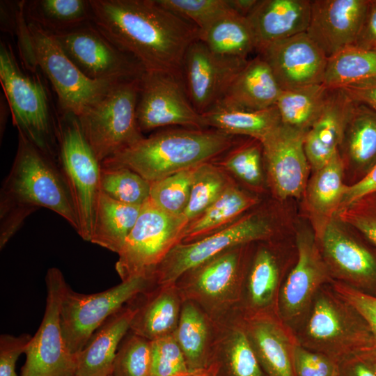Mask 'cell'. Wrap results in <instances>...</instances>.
<instances>
[{
	"mask_svg": "<svg viewBox=\"0 0 376 376\" xmlns=\"http://www.w3.org/2000/svg\"><path fill=\"white\" fill-rule=\"evenodd\" d=\"M39 207L54 212L78 232L73 201L57 162L18 130L16 155L1 189V230L14 235Z\"/></svg>",
	"mask_w": 376,
	"mask_h": 376,
	"instance_id": "7a4b0ae2",
	"label": "cell"
},
{
	"mask_svg": "<svg viewBox=\"0 0 376 376\" xmlns=\"http://www.w3.org/2000/svg\"><path fill=\"white\" fill-rule=\"evenodd\" d=\"M175 376H218V366L217 363L213 361L205 368L189 370Z\"/></svg>",
	"mask_w": 376,
	"mask_h": 376,
	"instance_id": "6f0895ef",
	"label": "cell"
},
{
	"mask_svg": "<svg viewBox=\"0 0 376 376\" xmlns=\"http://www.w3.org/2000/svg\"><path fill=\"white\" fill-rule=\"evenodd\" d=\"M201 116L206 127L232 136H248L260 142L281 123L276 106L255 110L219 102Z\"/></svg>",
	"mask_w": 376,
	"mask_h": 376,
	"instance_id": "4dcf8cb0",
	"label": "cell"
},
{
	"mask_svg": "<svg viewBox=\"0 0 376 376\" xmlns=\"http://www.w3.org/2000/svg\"><path fill=\"white\" fill-rule=\"evenodd\" d=\"M151 352L150 376H175L189 370L173 334L152 340Z\"/></svg>",
	"mask_w": 376,
	"mask_h": 376,
	"instance_id": "bcb514c9",
	"label": "cell"
},
{
	"mask_svg": "<svg viewBox=\"0 0 376 376\" xmlns=\"http://www.w3.org/2000/svg\"><path fill=\"white\" fill-rule=\"evenodd\" d=\"M0 80L13 124L57 162L56 120L43 86L19 68L9 44H0Z\"/></svg>",
	"mask_w": 376,
	"mask_h": 376,
	"instance_id": "8992f818",
	"label": "cell"
},
{
	"mask_svg": "<svg viewBox=\"0 0 376 376\" xmlns=\"http://www.w3.org/2000/svg\"><path fill=\"white\" fill-rule=\"evenodd\" d=\"M306 133L281 123L260 141L271 185L281 199L298 198L305 191L311 169Z\"/></svg>",
	"mask_w": 376,
	"mask_h": 376,
	"instance_id": "e0dca14e",
	"label": "cell"
},
{
	"mask_svg": "<svg viewBox=\"0 0 376 376\" xmlns=\"http://www.w3.org/2000/svg\"><path fill=\"white\" fill-rule=\"evenodd\" d=\"M340 89L353 101L366 104L376 111V80Z\"/></svg>",
	"mask_w": 376,
	"mask_h": 376,
	"instance_id": "11a10c76",
	"label": "cell"
},
{
	"mask_svg": "<svg viewBox=\"0 0 376 376\" xmlns=\"http://www.w3.org/2000/svg\"><path fill=\"white\" fill-rule=\"evenodd\" d=\"M267 376H295L288 334L272 314L238 315Z\"/></svg>",
	"mask_w": 376,
	"mask_h": 376,
	"instance_id": "d4e9b609",
	"label": "cell"
},
{
	"mask_svg": "<svg viewBox=\"0 0 376 376\" xmlns=\"http://www.w3.org/2000/svg\"><path fill=\"white\" fill-rule=\"evenodd\" d=\"M279 282V269L276 258L267 249H260L254 256L246 282L242 283L240 304L246 303L242 315L271 314L267 310L273 304Z\"/></svg>",
	"mask_w": 376,
	"mask_h": 376,
	"instance_id": "e575fe53",
	"label": "cell"
},
{
	"mask_svg": "<svg viewBox=\"0 0 376 376\" xmlns=\"http://www.w3.org/2000/svg\"><path fill=\"white\" fill-rule=\"evenodd\" d=\"M309 0H258L246 17L258 52L276 42L304 33L308 28Z\"/></svg>",
	"mask_w": 376,
	"mask_h": 376,
	"instance_id": "7402d4cb",
	"label": "cell"
},
{
	"mask_svg": "<svg viewBox=\"0 0 376 376\" xmlns=\"http://www.w3.org/2000/svg\"><path fill=\"white\" fill-rule=\"evenodd\" d=\"M233 136L219 130H168L143 137L101 163L127 168L152 183L210 162L233 146Z\"/></svg>",
	"mask_w": 376,
	"mask_h": 376,
	"instance_id": "3957f363",
	"label": "cell"
},
{
	"mask_svg": "<svg viewBox=\"0 0 376 376\" xmlns=\"http://www.w3.org/2000/svg\"><path fill=\"white\" fill-rule=\"evenodd\" d=\"M343 361L340 376H376V349L352 354Z\"/></svg>",
	"mask_w": 376,
	"mask_h": 376,
	"instance_id": "816d5d0a",
	"label": "cell"
},
{
	"mask_svg": "<svg viewBox=\"0 0 376 376\" xmlns=\"http://www.w3.org/2000/svg\"><path fill=\"white\" fill-rule=\"evenodd\" d=\"M57 164L70 190L79 230L90 242L100 193L101 163L86 139L77 116L62 113L56 120Z\"/></svg>",
	"mask_w": 376,
	"mask_h": 376,
	"instance_id": "277c9868",
	"label": "cell"
},
{
	"mask_svg": "<svg viewBox=\"0 0 376 376\" xmlns=\"http://www.w3.org/2000/svg\"><path fill=\"white\" fill-rule=\"evenodd\" d=\"M141 206L119 202L100 191L90 242L118 253L136 222Z\"/></svg>",
	"mask_w": 376,
	"mask_h": 376,
	"instance_id": "1f68e13d",
	"label": "cell"
},
{
	"mask_svg": "<svg viewBox=\"0 0 376 376\" xmlns=\"http://www.w3.org/2000/svg\"><path fill=\"white\" fill-rule=\"evenodd\" d=\"M109 376H111V375H109Z\"/></svg>",
	"mask_w": 376,
	"mask_h": 376,
	"instance_id": "94428289",
	"label": "cell"
},
{
	"mask_svg": "<svg viewBox=\"0 0 376 376\" xmlns=\"http://www.w3.org/2000/svg\"><path fill=\"white\" fill-rule=\"evenodd\" d=\"M354 101L340 88L329 89L325 104L304 137V150L313 172L338 150Z\"/></svg>",
	"mask_w": 376,
	"mask_h": 376,
	"instance_id": "603a6c76",
	"label": "cell"
},
{
	"mask_svg": "<svg viewBox=\"0 0 376 376\" xmlns=\"http://www.w3.org/2000/svg\"><path fill=\"white\" fill-rule=\"evenodd\" d=\"M71 376H80V375L75 374V375H71Z\"/></svg>",
	"mask_w": 376,
	"mask_h": 376,
	"instance_id": "91938a15",
	"label": "cell"
},
{
	"mask_svg": "<svg viewBox=\"0 0 376 376\" xmlns=\"http://www.w3.org/2000/svg\"><path fill=\"white\" fill-rule=\"evenodd\" d=\"M188 224L183 215L163 211L149 198L118 253L116 270L121 280L152 275L169 252L181 242Z\"/></svg>",
	"mask_w": 376,
	"mask_h": 376,
	"instance_id": "52a82bcc",
	"label": "cell"
},
{
	"mask_svg": "<svg viewBox=\"0 0 376 376\" xmlns=\"http://www.w3.org/2000/svg\"><path fill=\"white\" fill-rule=\"evenodd\" d=\"M305 328V338L311 347L336 362L376 349L373 333L361 315L343 299L329 294L320 292L315 297Z\"/></svg>",
	"mask_w": 376,
	"mask_h": 376,
	"instance_id": "9c48e42d",
	"label": "cell"
},
{
	"mask_svg": "<svg viewBox=\"0 0 376 376\" xmlns=\"http://www.w3.org/2000/svg\"><path fill=\"white\" fill-rule=\"evenodd\" d=\"M52 35L72 62L92 80L118 82L139 78L144 72L133 57L113 45L91 22Z\"/></svg>",
	"mask_w": 376,
	"mask_h": 376,
	"instance_id": "9a60e30c",
	"label": "cell"
},
{
	"mask_svg": "<svg viewBox=\"0 0 376 376\" xmlns=\"http://www.w3.org/2000/svg\"><path fill=\"white\" fill-rule=\"evenodd\" d=\"M183 301L175 283L150 287L130 301L135 308L130 331L150 341L174 334Z\"/></svg>",
	"mask_w": 376,
	"mask_h": 376,
	"instance_id": "cb8c5ba5",
	"label": "cell"
},
{
	"mask_svg": "<svg viewBox=\"0 0 376 376\" xmlns=\"http://www.w3.org/2000/svg\"><path fill=\"white\" fill-rule=\"evenodd\" d=\"M329 92L322 84L282 90L275 104L281 123L306 132L320 114Z\"/></svg>",
	"mask_w": 376,
	"mask_h": 376,
	"instance_id": "f35d334b",
	"label": "cell"
},
{
	"mask_svg": "<svg viewBox=\"0 0 376 376\" xmlns=\"http://www.w3.org/2000/svg\"><path fill=\"white\" fill-rule=\"evenodd\" d=\"M32 336L22 334L19 336L1 334L0 336V376H17L16 363L24 353Z\"/></svg>",
	"mask_w": 376,
	"mask_h": 376,
	"instance_id": "f907efd6",
	"label": "cell"
},
{
	"mask_svg": "<svg viewBox=\"0 0 376 376\" xmlns=\"http://www.w3.org/2000/svg\"><path fill=\"white\" fill-rule=\"evenodd\" d=\"M221 169L210 162L194 169L188 205L182 215L189 222L207 210L230 185Z\"/></svg>",
	"mask_w": 376,
	"mask_h": 376,
	"instance_id": "ab89813d",
	"label": "cell"
},
{
	"mask_svg": "<svg viewBox=\"0 0 376 376\" xmlns=\"http://www.w3.org/2000/svg\"><path fill=\"white\" fill-rule=\"evenodd\" d=\"M344 161L338 150L322 168L313 172L305 191L311 214L325 224L338 211L347 185L343 183Z\"/></svg>",
	"mask_w": 376,
	"mask_h": 376,
	"instance_id": "d590c367",
	"label": "cell"
},
{
	"mask_svg": "<svg viewBox=\"0 0 376 376\" xmlns=\"http://www.w3.org/2000/svg\"><path fill=\"white\" fill-rule=\"evenodd\" d=\"M215 334L216 321L197 304L184 299L173 335L189 370L205 368L211 363Z\"/></svg>",
	"mask_w": 376,
	"mask_h": 376,
	"instance_id": "f1b7e54d",
	"label": "cell"
},
{
	"mask_svg": "<svg viewBox=\"0 0 376 376\" xmlns=\"http://www.w3.org/2000/svg\"><path fill=\"white\" fill-rule=\"evenodd\" d=\"M324 257L331 267L353 287L376 290V253L331 218L322 227Z\"/></svg>",
	"mask_w": 376,
	"mask_h": 376,
	"instance_id": "ffe728a7",
	"label": "cell"
},
{
	"mask_svg": "<svg viewBox=\"0 0 376 376\" xmlns=\"http://www.w3.org/2000/svg\"><path fill=\"white\" fill-rule=\"evenodd\" d=\"M331 376H340V374L338 370V366Z\"/></svg>",
	"mask_w": 376,
	"mask_h": 376,
	"instance_id": "680465c9",
	"label": "cell"
},
{
	"mask_svg": "<svg viewBox=\"0 0 376 376\" xmlns=\"http://www.w3.org/2000/svg\"><path fill=\"white\" fill-rule=\"evenodd\" d=\"M340 217L376 246V193L341 211Z\"/></svg>",
	"mask_w": 376,
	"mask_h": 376,
	"instance_id": "7dc6e473",
	"label": "cell"
},
{
	"mask_svg": "<svg viewBox=\"0 0 376 376\" xmlns=\"http://www.w3.org/2000/svg\"><path fill=\"white\" fill-rule=\"evenodd\" d=\"M374 193H376V164L363 178L347 185L339 210L343 211Z\"/></svg>",
	"mask_w": 376,
	"mask_h": 376,
	"instance_id": "f5cc1de1",
	"label": "cell"
},
{
	"mask_svg": "<svg viewBox=\"0 0 376 376\" xmlns=\"http://www.w3.org/2000/svg\"><path fill=\"white\" fill-rule=\"evenodd\" d=\"M376 80V51L347 46L328 58L322 84L329 89Z\"/></svg>",
	"mask_w": 376,
	"mask_h": 376,
	"instance_id": "74e56055",
	"label": "cell"
},
{
	"mask_svg": "<svg viewBox=\"0 0 376 376\" xmlns=\"http://www.w3.org/2000/svg\"><path fill=\"white\" fill-rule=\"evenodd\" d=\"M272 232L269 221L259 215L242 218L197 240L176 244L152 272L155 285L173 284L187 272L235 246L264 240Z\"/></svg>",
	"mask_w": 376,
	"mask_h": 376,
	"instance_id": "4fadbf2b",
	"label": "cell"
},
{
	"mask_svg": "<svg viewBox=\"0 0 376 376\" xmlns=\"http://www.w3.org/2000/svg\"><path fill=\"white\" fill-rule=\"evenodd\" d=\"M349 166L363 178L376 164V111L354 101L338 150ZM357 180V181H358Z\"/></svg>",
	"mask_w": 376,
	"mask_h": 376,
	"instance_id": "f546056e",
	"label": "cell"
},
{
	"mask_svg": "<svg viewBox=\"0 0 376 376\" xmlns=\"http://www.w3.org/2000/svg\"><path fill=\"white\" fill-rule=\"evenodd\" d=\"M368 0H313L306 34L327 58L352 45Z\"/></svg>",
	"mask_w": 376,
	"mask_h": 376,
	"instance_id": "d6986e66",
	"label": "cell"
},
{
	"mask_svg": "<svg viewBox=\"0 0 376 376\" xmlns=\"http://www.w3.org/2000/svg\"><path fill=\"white\" fill-rule=\"evenodd\" d=\"M263 147L260 141L234 150L221 162L222 166L251 186L263 181Z\"/></svg>",
	"mask_w": 376,
	"mask_h": 376,
	"instance_id": "f6af8a7d",
	"label": "cell"
},
{
	"mask_svg": "<svg viewBox=\"0 0 376 376\" xmlns=\"http://www.w3.org/2000/svg\"><path fill=\"white\" fill-rule=\"evenodd\" d=\"M152 285V275L134 276L88 295L75 292L68 285L61 304V324L69 351L75 355L79 353L109 317Z\"/></svg>",
	"mask_w": 376,
	"mask_h": 376,
	"instance_id": "8fae6325",
	"label": "cell"
},
{
	"mask_svg": "<svg viewBox=\"0 0 376 376\" xmlns=\"http://www.w3.org/2000/svg\"><path fill=\"white\" fill-rule=\"evenodd\" d=\"M247 61L218 55L198 39L189 45L182 75L188 97L198 113L206 112L222 100Z\"/></svg>",
	"mask_w": 376,
	"mask_h": 376,
	"instance_id": "2e32d148",
	"label": "cell"
},
{
	"mask_svg": "<svg viewBox=\"0 0 376 376\" xmlns=\"http://www.w3.org/2000/svg\"><path fill=\"white\" fill-rule=\"evenodd\" d=\"M297 244V263L279 295V313L285 320H292L302 314L328 276L327 267L312 235L306 232L299 233Z\"/></svg>",
	"mask_w": 376,
	"mask_h": 376,
	"instance_id": "44dd1931",
	"label": "cell"
},
{
	"mask_svg": "<svg viewBox=\"0 0 376 376\" xmlns=\"http://www.w3.org/2000/svg\"><path fill=\"white\" fill-rule=\"evenodd\" d=\"M91 23L146 72L182 74L189 45L198 38L191 23L156 0H90Z\"/></svg>",
	"mask_w": 376,
	"mask_h": 376,
	"instance_id": "6da1fadb",
	"label": "cell"
},
{
	"mask_svg": "<svg viewBox=\"0 0 376 376\" xmlns=\"http://www.w3.org/2000/svg\"><path fill=\"white\" fill-rule=\"evenodd\" d=\"M46 306L41 324L25 351L20 376H71L76 374V356L63 338L61 304L68 286L61 271L49 268L46 274Z\"/></svg>",
	"mask_w": 376,
	"mask_h": 376,
	"instance_id": "7c38bea8",
	"label": "cell"
},
{
	"mask_svg": "<svg viewBox=\"0 0 376 376\" xmlns=\"http://www.w3.org/2000/svg\"><path fill=\"white\" fill-rule=\"evenodd\" d=\"M151 341L129 331L116 352L111 376H150Z\"/></svg>",
	"mask_w": 376,
	"mask_h": 376,
	"instance_id": "7bdbcfd3",
	"label": "cell"
},
{
	"mask_svg": "<svg viewBox=\"0 0 376 376\" xmlns=\"http://www.w3.org/2000/svg\"><path fill=\"white\" fill-rule=\"evenodd\" d=\"M352 45L376 51V0H368L362 24Z\"/></svg>",
	"mask_w": 376,
	"mask_h": 376,
	"instance_id": "db71d44e",
	"label": "cell"
},
{
	"mask_svg": "<svg viewBox=\"0 0 376 376\" xmlns=\"http://www.w3.org/2000/svg\"><path fill=\"white\" fill-rule=\"evenodd\" d=\"M195 168L152 182L150 199L169 214L182 215L189 203Z\"/></svg>",
	"mask_w": 376,
	"mask_h": 376,
	"instance_id": "b9f144b4",
	"label": "cell"
},
{
	"mask_svg": "<svg viewBox=\"0 0 376 376\" xmlns=\"http://www.w3.org/2000/svg\"><path fill=\"white\" fill-rule=\"evenodd\" d=\"M281 91L271 68L258 55L247 61L219 102L249 109H265L275 106Z\"/></svg>",
	"mask_w": 376,
	"mask_h": 376,
	"instance_id": "83f0119b",
	"label": "cell"
},
{
	"mask_svg": "<svg viewBox=\"0 0 376 376\" xmlns=\"http://www.w3.org/2000/svg\"><path fill=\"white\" fill-rule=\"evenodd\" d=\"M259 53L282 90L323 82L328 58L306 32L272 43Z\"/></svg>",
	"mask_w": 376,
	"mask_h": 376,
	"instance_id": "ac0fdd59",
	"label": "cell"
},
{
	"mask_svg": "<svg viewBox=\"0 0 376 376\" xmlns=\"http://www.w3.org/2000/svg\"><path fill=\"white\" fill-rule=\"evenodd\" d=\"M135 308L129 301L114 313L93 333L76 356V374L80 376H109L124 337L130 330Z\"/></svg>",
	"mask_w": 376,
	"mask_h": 376,
	"instance_id": "484cf974",
	"label": "cell"
},
{
	"mask_svg": "<svg viewBox=\"0 0 376 376\" xmlns=\"http://www.w3.org/2000/svg\"><path fill=\"white\" fill-rule=\"evenodd\" d=\"M27 22L52 33L69 31L91 22L90 0H32L22 1Z\"/></svg>",
	"mask_w": 376,
	"mask_h": 376,
	"instance_id": "836d02e7",
	"label": "cell"
},
{
	"mask_svg": "<svg viewBox=\"0 0 376 376\" xmlns=\"http://www.w3.org/2000/svg\"><path fill=\"white\" fill-rule=\"evenodd\" d=\"M140 78L114 84L77 117L100 163L143 137L136 120Z\"/></svg>",
	"mask_w": 376,
	"mask_h": 376,
	"instance_id": "5b68a950",
	"label": "cell"
},
{
	"mask_svg": "<svg viewBox=\"0 0 376 376\" xmlns=\"http://www.w3.org/2000/svg\"><path fill=\"white\" fill-rule=\"evenodd\" d=\"M163 7L194 24L198 31L231 10L228 0H156Z\"/></svg>",
	"mask_w": 376,
	"mask_h": 376,
	"instance_id": "ee69618b",
	"label": "cell"
},
{
	"mask_svg": "<svg viewBox=\"0 0 376 376\" xmlns=\"http://www.w3.org/2000/svg\"><path fill=\"white\" fill-rule=\"evenodd\" d=\"M338 296L351 305L369 326L376 343V296L348 285H336Z\"/></svg>",
	"mask_w": 376,
	"mask_h": 376,
	"instance_id": "681fc988",
	"label": "cell"
},
{
	"mask_svg": "<svg viewBox=\"0 0 376 376\" xmlns=\"http://www.w3.org/2000/svg\"><path fill=\"white\" fill-rule=\"evenodd\" d=\"M258 0H228L230 8L238 14L246 17Z\"/></svg>",
	"mask_w": 376,
	"mask_h": 376,
	"instance_id": "9f6ffc18",
	"label": "cell"
},
{
	"mask_svg": "<svg viewBox=\"0 0 376 376\" xmlns=\"http://www.w3.org/2000/svg\"><path fill=\"white\" fill-rule=\"evenodd\" d=\"M256 203V198L230 184L207 210L189 222L181 242H191L223 229Z\"/></svg>",
	"mask_w": 376,
	"mask_h": 376,
	"instance_id": "8d00e7d4",
	"label": "cell"
},
{
	"mask_svg": "<svg viewBox=\"0 0 376 376\" xmlns=\"http://www.w3.org/2000/svg\"><path fill=\"white\" fill-rule=\"evenodd\" d=\"M244 246L229 249L181 276L175 283L183 299L197 304L214 321L235 312L244 280Z\"/></svg>",
	"mask_w": 376,
	"mask_h": 376,
	"instance_id": "30bf717a",
	"label": "cell"
},
{
	"mask_svg": "<svg viewBox=\"0 0 376 376\" xmlns=\"http://www.w3.org/2000/svg\"><path fill=\"white\" fill-rule=\"evenodd\" d=\"M292 361L295 376H331L338 363L329 357L294 345Z\"/></svg>",
	"mask_w": 376,
	"mask_h": 376,
	"instance_id": "c3c4849f",
	"label": "cell"
},
{
	"mask_svg": "<svg viewBox=\"0 0 376 376\" xmlns=\"http://www.w3.org/2000/svg\"><path fill=\"white\" fill-rule=\"evenodd\" d=\"M136 120L141 133L170 125L196 130L206 127L201 114L191 103L182 75L169 72L142 74Z\"/></svg>",
	"mask_w": 376,
	"mask_h": 376,
	"instance_id": "5bb4252c",
	"label": "cell"
},
{
	"mask_svg": "<svg viewBox=\"0 0 376 376\" xmlns=\"http://www.w3.org/2000/svg\"><path fill=\"white\" fill-rule=\"evenodd\" d=\"M27 25L35 68H40L49 79L62 113L79 116L117 83L88 78L51 33L29 22Z\"/></svg>",
	"mask_w": 376,
	"mask_h": 376,
	"instance_id": "ba28073f",
	"label": "cell"
},
{
	"mask_svg": "<svg viewBox=\"0 0 376 376\" xmlns=\"http://www.w3.org/2000/svg\"><path fill=\"white\" fill-rule=\"evenodd\" d=\"M213 361L218 376H267L236 311L216 321Z\"/></svg>",
	"mask_w": 376,
	"mask_h": 376,
	"instance_id": "4316f807",
	"label": "cell"
},
{
	"mask_svg": "<svg viewBox=\"0 0 376 376\" xmlns=\"http://www.w3.org/2000/svg\"><path fill=\"white\" fill-rule=\"evenodd\" d=\"M151 183L127 168L100 171V190L119 202L142 205L149 198Z\"/></svg>",
	"mask_w": 376,
	"mask_h": 376,
	"instance_id": "60d3db41",
	"label": "cell"
},
{
	"mask_svg": "<svg viewBox=\"0 0 376 376\" xmlns=\"http://www.w3.org/2000/svg\"><path fill=\"white\" fill-rule=\"evenodd\" d=\"M198 40L218 55L240 60L256 50L254 36L246 17L233 9L198 31Z\"/></svg>",
	"mask_w": 376,
	"mask_h": 376,
	"instance_id": "d6a6232c",
	"label": "cell"
}]
</instances>
